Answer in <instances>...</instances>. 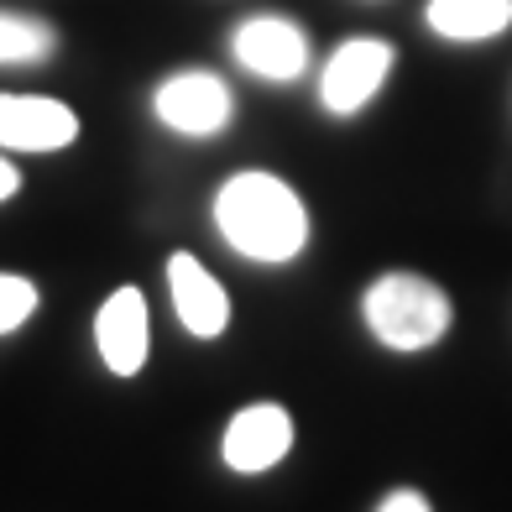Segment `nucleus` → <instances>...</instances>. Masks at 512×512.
Wrapping results in <instances>:
<instances>
[{
    "instance_id": "nucleus-12",
    "label": "nucleus",
    "mask_w": 512,
    "mask_h": 512,
    "mask_svg": "<svg viewBox=\"0 0 512 512\" xmlns=\"http://www.w3.org/2000/svg\"><path fill=\"white\" fill-rule=\"evenodd\" d=\"M32 314H37V283H27L16 272H0V335L21 330Z\"/></svg>"
},
{
    "instance_id": "nucleus-5",
    "label": "nucleus",
    "mask_w": 512,
    "mask_h": 512,
    "mask_svg": "<svg viewBox=\"0 0 512 512\" xmlns=\"http://www.w3.org/2000/svg\"><path fill=\"white\" fill-rule=\"evenodd\" d=\"M220 450H225V465H230V471H241V476L272 471V465L293 450V418H288V408H277V403L241 408L225 424V445Z\"/></svg>"
},
{
    "instance_id": "nucleus-13",
    "label": "nucleus",
    "mask_w": 512,
    "mask_h": 512,
    "mask_svg": "<svg viewBox=\"0 0 512 512\" xmlns=\"http://www.w3.org/2000/svg\"><path fill=\"white\" fill-rule=\"evenodd\" d=\"M377 512H429V502L424 497H418V492H392Z\"/></svg>"
},
{
    "instance_id": "nucleus-11",
    "label": "nucleus",
    "mask_w": 512,
    "mask_h": 512,
    "mask_svg": "<svg viewBox=\"0 0 512 512\" xmlns=\"http://www.w3.org/2000/svg\"><path fill=\"white\" fill-rule=\"evenodd\" d=\"M53 27L37 16H16L0 11V63H42L53 53Z\"/></svg>"
},
{
    "instance_id": "nucleus-10",
    "label": "nucleus",
    "mask_w": 512,
    "mask_h": 512,
    "mask_svg": "<svg viewBox=\"0 0 512 512\" xmlns=\"http://www.w3.org/2000/svg\"><path fill=\"white\" fill-rule=\"evenodd\" d=\"M429 27L450 42H486L512 27V0H429Z\"/></svg>"
},
{
    "instance_id": "nucleus-2",
    "label": "nucleus",
    "mask_w": 512,
    "mask_h": 512,
    "mask_svg": "<svg viewBox=\"0 0 512 512\" xmlns=\"http://www.w3.org/2000/svg\"><path fill=\"white\" fill-rule=\"evenodd\" d=\"M366 324L387 351H429L434 340L450 335V293H439L418 272H387L366 288Z\"/></svg>"
},
{
    "instance_id": "nucleus-9",
    "label": "nucleus",
    "mask_w": 512,
    "mask_h": 512,
    "mask_svg": "<svg viewBox=\"0 0 512 512\" xmlns=\"http://www.w3.org/2000/svg\"><path fill=\"white\" fill-rule=\"evenodd\" d=\"M95 345L100 361L115 377H136L147 366V304L136 288H115L95 314Z\"/></svg>"
},
{
    "instance_id": "nucleus-6",
    "label": "nucleus",
    "mask_w": 512,
    "mask_h": 512,
    "mask_svg": "<svg viewBox=\"0 0 512 512\" xmlns=\"http://www.w3.org/2000/svg\"><path fill=\"white\" fill-rule=\"evenodd\" d=\"M230 48H236V58L251 68L256 79H272V84L298 79L304 63H309L304 32H298L293 21H283V16H251L246 27H236Z\"/></svg>"
},
{
    "instance_id": "nucleus-3",
    "label": "nucleus",
    "mask_w": 512,
    "mask_h": 512,
    "mask_svg": "<svg viewBox=\"0 0 512 512\" xmlns=\"http://www.w3.org/2000/svg\"><path fill=\"white\" fill-rule=\"evenodd\" d=\"M392 74V48L382 37H345L335 58L324 63V79H319V100L330 115H356L377 100V89Z\"/></svg>"
},
{
    "instance_id": "nucleus-1",
    "label": "nucleus",
    "mask_w": 512,
    "mask_h": 512,
    "mask_svg": "<svg viewBox=\"0 0 512 512\" xmlns=\"http://www.w3.org/2000/svg\"><path fill=\"white\" fill-rule=\"evenodd\" d=\"M220 236L251 262H293L309 241V209L277 173H236L215 194Z\"/></svg>"
},
{
    "instance_id": "nucleus-14",
    "label": "nucleus",
    "mask_w": 512,
    "mask_h": 512,
    "mask_svg": "<svg viewBox=\"0 0 512 512\" xmlns=\"http://www.w3.org/2000/svg\"><path fill=\"white\" fill-rule=\"evenodd\" d=\"M16 189H21V173L11 168V162H6V157H0V199H11Z\"/></svg>"
},
{
    "instance_id": "nucleus-8",
    "label": "nucleus",
    "mask_w": 512,
    "mask_h": 512,
    "mask_svg": "<svg viewBox=\"0 0 512 512\" xmlns=\"http://www.w3.org/2000/svg\"><path fill=\"white\" fill-rule=\"evenodd\" d=\"M168 288H173V309L178 324L199 340H215L225 324H230V298L220 288V277L209 272L194 251H178L168 262Z\"/></svg>"
},
{
    "instance_id": "nucleus-4",
    "label": "nucleus",
    "mask_w": 512,
    "mask_h": 512,
    "mask_svg": "<svg viewBox=\"0 0 512 512\" xmlns=\"http://www.w3.org/2000/svg\"><path fill=\"white\" fill-rule=\"evenodd\" d=\"M152 110L162 126H173L178 136H220L236 115V100H230L225 79L215 74H173L168 84L152 95Z\"/></svg>"
},
{
    "instance_id": "nucleus-7",
    "label": "nucleus",
    "mask_w": 512,
    "mask_h": 512,
    "mask_svg": "<svg viewBox=\"0 0 512 512\" xmlns=\"http://www.w3.org/2000/svg\"><path fill=\"white\" fill-rule=\"evenodd\" d=\"M79 136V115L42 95H0V147L11 152H58Z\"/></svg>"
}]
</instances>
